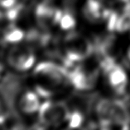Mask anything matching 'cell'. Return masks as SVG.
Wrapping results in <instances>:
<instances>
[{
	"label": "cell",
	"instance_id": "cell-1",
	"mask_svg": "<svg viewBox=\"0 0 130 130\" xmlns=\"http://www.w3.org/2000/svg\"><path fill=\"white\" fill-rule=\"evenodd\" d=\"M32 83L42 98L53 99L70 86L69 71L53 61H42L32 70Z\"/></svg>",
	"mask_w": 130,
	"mask_h": 130
},
{
	"label": "cell",
	"instance_id": "cell-2",
	"mask_svg": "<svg viewBox=\"0 0 130 130\" xmlns=\"http://www.w3.org/2000/svg\"><path fill=\"white\" fill-rule=\"evenodd\" d=\"M94 114L100 128L124 129L130 124V114L127 106L114 98H101L94 107Z\"/></svg>",
	"mask_w": 130,
	"mask_h": 130
},
{
	"label": "cell",
	"instance_id": "cell-3",
	"mask_svg": "<svg viewBox=\"0 0 130 130\" xmlns=\"http://www.w3.org/2000/svg\"><path fill=\"white\" fill-rule=\"evenodd\" d=\"M71 109L64 101L46 99L37 114L39 124L46 128H66Z\"/></svg>",
	"mask_w": 130,
	"mask_h": 130
},
{
	"label": "cell",
	"instance_id": "cell-4",
	"mask_svg": "<svg viewBox=\"0 0 130 130\" xmlns=\"http://www.w3.org/2000/svg\"><path fill=\"white\" fill-rule=\"evenodd\" d=\"M61 50L68 62L76 64L90 59L94 52V45L91 40L83 34L70 31L62 40Z\"/></svg>",
	"mask_w": 130,
	"mask_h": 130
},
{
	"label": "cell",
	"instance_id": "cell-5",
	"mask_svg": "<svg viewBox=\"0 0 130 130\" xmlns=\"http://www.w3.org/2000/svg\"><path fill=\"white\" fill-rule=\"evenodd\" d=\"M100 74V65L91 63L89 59L74 64V68L69 71L70 84L79 91H90L97 85Z\"/></svg>",
	"mask_w": 130,
	"mask_h": 130
},
{
	"label": "cell",
	"instance_id": "cell-6",
	"mask_svg": "<svg viewBox=\"0 0 130 130\" xmlns=\"http://www.w3.org/2000/svg\"><path fill=\"white\" fill-rule=\"evenodd\" d=\"M7 65L18 73L32 71L37 63V54L33 46L23 42L11 45L6 54Z\"/></svg>",
	"mask_w": 130,
	"mask_h": 130
},
{
	"label": "cell",
	"instance_id": "cell-7",
	"mask_svg": "<svg viewBox=\"0 0 130 130\" xmlns=\"http://www.w3.org/2000/svg\"><path fill=\"white\" fill-rule=\"evenodd\" d=\"M101 74L104 83L109 90L115 94H121L128 85V77L121 66L108 63L102 65Z\"/></svg>",
	"mask_w": 130,
	"mask_h": 130
},
{
	"label": "cell",
	"instance_id": "cell-8",
	"mask_svg": "<svg viewBox=\"0 0 130 130\" xmlns=\"http://www.w3.org/2000/svg\"><path fill=\"white\" fill-rule=\"evenodd\" d=\"M62 12L57 9L49 3H42L38 4L35 10V18L37 23L42 28L49 29L58 26Z\"/></svg>",
	"mask_w": 130,
	"mask_h": 130
},
{
	"label": "cell",
	"instance_id": "cell-9",
	"mask_svg": "<svg viewBox=\"0 0 130 130\" xmlns=\"http://www.w3.org/2000/svg\"><path fill=\"white\" fill-rule=\"evenodd\" d=\"M41 97L35 90H27L22 92L18 100V110L23 115L32 116L38 114L41 105Z\"/></svg>",
	"mask_w": 130,
	"mask_h": 130
},
{
	"label": "cell",
	"instance_id": "cell-10",
	"mask_svg": "<svg viewBox=\"0 0 130 130\" xmlns=\"http://www.w3.org/2000/svg\"><path fill=\"white\" fill-rule=\"evenodd\" d=\"M83 14L89 22H99L104 18V7L100 0H86L83 7Z\"/></svg>",
	"mask_w": 130,
	"mask_h": 130
},
{
	"label": "cell",
	"instance_id": "cell-11",
	"mask_svg": "<svg viewBox=\"0 0 130 130\" xmlns=\"http://www.w3.org/2000/svg\"><path fill=\"white\" fill-rule=\"evenodd\" d=\"M24 38V32L20 27L17 26H11L5 30L4 40L10 45L22 43Z\"/></svg>",
	"mask_w": 130,
	"mask_h": 130
},
{
	"label": "cell",
	"instance_id": "cell-12",
	"mask_svg": "<svg viewBox=\"0 0 130 130\" xmlns=\"http://www.w3.org/2000/svg\"><path fill=\"white\" fill-rule=\"evenodd\" d=\"M58 26L61 30L66 31L67 33L73 31L75 26H76V20H75V18L71 14L62 12L61 13L59 23H58Z\"/></svg>",
	"mask_w": 130,
	"mask_h": 130
},
{
	"label": "cell",
	"instance_id": "cell-13",
	"mask_svg": "<svg viewBox=\"0 0 130 130\" xmlns=\"http://www.w3.org/2000/svg\"><path fill=\"white\" fill-rule=\"evenodd\" d=\"M84 124V116L79 111H71L69 120H68L67 128H78Z\"/></svg>",
	"mask_w": 130,
	"mask_h": 130
},
{
	"label": "cell",
	"instance_id": "cell-14",
	"mask_svg": "<svg viewBox=\"0 0 130 130\" xmlns=\"http://www.w3.org/2000/svg\"><path fill=\"white\" fill-rule=\"evenodd\" d=\"M19 0H0V8L10 11L18 4Z\"/></svg>",
	"mask_w": 130,
	"mask_h": 130
},
{
	"label": "cell",
	"instance_id": "cell-15",
	"mask_svg": "<svg viewBox=\"0 0 130 130\" xmlns=\"http://www.w3.org/2000/svg\"><path fill=\"white\" fill-rule=\"evenodd\" d=\"M4 74H5V65L3 63V61L0 60V81L3 79Z\"/></svg>",
	"mask_w": 130,
	"mask_h": 130
},
{
	"label": "cell",
	"instance_id": "cell-16",
	"mask_svg": "<svg viewBox=\"0 0 130 130\" xmlns=\"http://www.w3.org/2000/svg\"><path fill=\"white\" fill-rule=\"evenodd\" d=\"M3 112H4V105H3L2 98L0 97V116L3 115Z\"/></svg>",
	"mask_w": 130,
	"mask_h": 130
},
{
	"label": "cell",
	"instance_id": "cell-17",
	"mask_svg": "<svg viewBox=\"0 0 130 130\" xmlns=\"http://www.w3.org/2000/svg\"><path fill=\"white\" fill-rule=\"evenodd\" d=\"M3 14L1 11H0V30L2 29V26H3Z\"/></svg>",
	"mask_w": 130,
	"mask_h": 130
}]
</instances>
